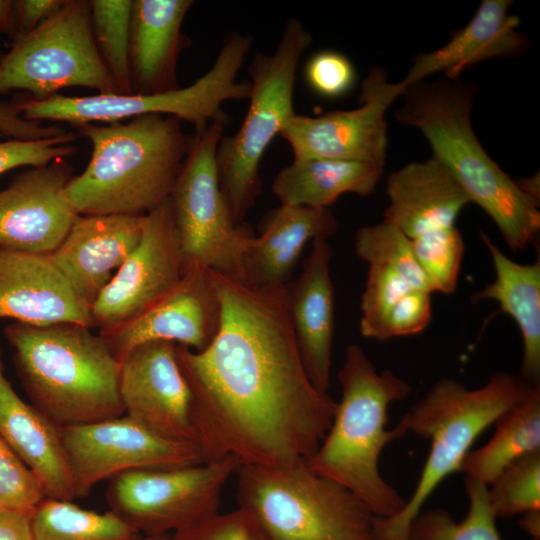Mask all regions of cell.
Returning a JSON list of instances; mask_svg holds the SVG:
<instances>
[{"instance_id": "cell-1", "label": "cell", "mask_w": 540, "mask_h": 540, "mask_svg": "<svg viewBox=\"0 0 540 540\" xmlns=\"http://www.w3.org/2000/svg\"><path fill=\"white\" fill-rule=\"evenodd\" d=\"M220 328L200 352L176 345L191 392V421L203 463L280 467L307 460L324 439L336 401L303 366L285 286L252 287L210 270Z\"/></svg>"}, {"instance_id": "cell-2", "label": "cell", "mask_w": 540, "mask_h": 540, "mask_svg": "<svg viewBox=\"0 0 540 540\" xmlns=\"http://www.w3.org/2000/svg\"><path fill=\"white\" fill-rule=\"evenodd\" d=\"M474 95V86L459 78L423 80L406 87L395 118L422 133L432 158L491 218L507 246L524 250L540 230L539 201L524 193L481 145L471 122Z\"/></svg>"}, {"instance_id": "cell-3", "label": "cell", "mask_w": 540, "mask_h": 540, "mask_svg": "<svg viewBox=\"0 0 540 540\" xmlns=\"http://www.w3.org/2000/svg\"><path fill=\"white\" fill-rule=\"evenodd\" d=\"M75 128L92 146L66 188L79 215L145 216L169 198L190 144L181 120L149 114Z\"/></svg>"}, {"instance_id": "cell-4", "label": "cell", "mask_w": 540, "mask_h": 540, "mask_svg": "<svg viewBox=\"0 0 540 540\" xmlns=\"http://www.w3.org/2000/svg\"><path fill=\"white\" fill-rule=\"evenodd\" d=\"M338 379L341 399L324 439L306 463L353 493L376 517L391 518L406 499L381 475L379 458L389 443L408 432L401 420L393 429L386 426L389 406L412 388L389 370L377 372L356 344L346 348Z\"/></svg>"}, {"instance_id": "cell-5", "label": "cell", "mask_w": 540, "mask_h": 540, "mask_svg": "<svg viewBox=\"0 0 540 540\" xmlns=\"http://www.w3.org/2000/svg\"><path fill=\"white\" fill-rule=\"evenodd\" d=\"M4 335L31 404L58 427L124 415L120 362L99 333L75 323L13 322Z\"/></svg>"}, {"instance_id": "cell-6", "label": "cell", "mask_w": 540, "mask_h": 540, "mask_svg": "<svg viewBox=\"0 0 540 540\" xmlns=\"http://www.w3.org/2000/svg\"><path fill=\"white\" fill-rule=\"evenodd\" d=\"M531 386L520 375L495 373L480 388L453 378L438 380L401 418L408 432L430 441L419 481L403 509L391 518L375 517L374 540H406L409 526L437 486L460 471L478 436L521 401Z\"/></svg>"}, {"instance_id": "cell-7", "label": "cell", "mask_w": 540, "mask_h": 540, "mask_svg": "<svg viewBox=\"0 0 540 540\" xmlns=\"http://www.w3.org/2000/svg\"><path fill=\"white\" fill-rule=\"evenodd\" d=\"M234 476L239 508L271 540H374L376 516L306 460L280 467L240 464Z\"/></svg>"}, {"instance_id": "cell-8", "label": "cell", "mask_w": 540, "mask_h": 540, "mask_svg": "<svg viewBox=\"0 0 540 540\" xmlns=\"http://www.w3.org/2000/svg\"><path fill=\"white\" fill-rule=\"evenodd\" d=\"M253 38L232 31L223 39L210 69L189 86L157 94H55L45 99L30 96L15 100L21 115L32 121L65 122L74 127L89 123H112L137 116H173L201 130L212 122L227 125L230 117L222 109L230 100H248L249 80L237 81Z\"/></svg>"}, {"instance_id": "cell-9", "label": "cell", "mask_w": 540, "mask_h": 540, "mask_svg": "<svg viewBox=\"0 0 540 540\" xmlns=\"http://www.w3.org/2000/svg\"><path fill=\"white\" fill-rule=\"evenodd\" d=\"M311 43L302 22L290 18L274 52L256 51L248 65V110L238 131L223 136L217 149L220 187L238 225L261 193L259 166L265 151L295 114L296 71Z\"/></svg>"}, {"instance_id": "cell-10", "label": "cell", "mask_w": 540, "mask_h": 540, "mask_svg": "<svg viewBox=\"0 0 540 540\" xmlns=\"http://www.w3.org/2000/svg\"><path fill=\"white\" fill-rule=\"evenodd\" d=\"M225 126L212 122L195 130L168 202L183 272L200 265L241 281L255 236L248 225L235 223L220 187L217 149Z\"/></svg>"}, {"instance_id": "cell-11", "label": "cell", "mask_w": 540, "mask_h": 540, "mask_svg": "<svg viewBox=\"0 0 540 540\" xmlns=\"http://www.w3.org/2000/svg\"><path fill=\"white\" fill-rule=\"evenodd\" d=\"M69 87L118 94L95 44L89 0H64L13 42L0 63V95L21 90L45 99Z\"/></svg>"}, {"instance_id": "cell-12", "label": "cell", "mask_w": 540, "mask_h": 540, "mask_svg": "<svg viewBox=\"0 0 540 540\" xmlns=\"http://www.w3.org/2000/svg\"><path fill=\"white\" fill-rule=\"evenodd\" d=\"M240 462L233 456L211 463L138 469L109 479L110 511L144 537L169 534L218 512L222 490Z\"/></svg>"}, {"instance_id": "cell-13", "label": "cell", "mask_w": 540, "mask_h": 540, "mask_svg": "<svg viewBox=\"0 0 540 540\" xmlns=\"http://www.w3.org/2000/svg\"><path fill=\"white\" fill-rule=\"evenodd\" d=\"M61 437L75 498L124 472L203 463L197 443L164 438L126 415L63 427Z\"/></svg>"}, {"instance_id": "cell-14", "label": "cell", "mask_w": 540, "mask_h": 540, "mask_svg": "<svg viewBox=\"0 0 540 540\" xmlns=\"http://www.w3.org/2000/svg\"><path fill=\"white\" fill-rule=\"evenodd\" d=\"M406 89L392 83L385 70L372 67L361 83L360 104L319 116L294 114L280 136L294 159L327 158L385 166L388 136L386 112Z\"/></svg>"}, {"instance_id": "cell-15", "label": "cell", "mask_w": 540, "mask_h": 540, "mask_svg": "<svg viewBox=\"0 0 540 540\" xmlns=\"http://www.w3.org/2000/svg\"><path fill=\"white\" fill-rule=\"evenodd\" d=\"M183 275L168 199L143 217L139 243L90 307L94 328L115 329L168 293Z\"/></svg>"}, {"instance_id": "cell-16", "label": "cell", "mask_w": 540, "mask_h": 540, "mask_svg": "<svg viewBox=\"0 0 540 540\" xmlns=\"http://www.w3.org/2000/svg\"><path fill=\"white\" fill-rule=\"evenodd\" d=\"M176 345L150 341L134 347L119 366L124 415L164 438L197 443L191 392L179 367Z\"/></svg>"}, {"instance_id": "cell-17", "label": "cell", "mask_w": 540, "mask_h": 540, "mask_svg": "<svg viewBox=\"0 0 540 540\" xmlns=\"http://www.w3.org/2000/svg\"><path fill=\"white\" fill-rule=\"evenodd\" d=\"M66 158L17 174L0 190V248L50 254L79 216L66 188L73 177Z\"/></svg>"}, {"instance_id": "cell-18", "label": "cell", "mask_w": 540, "mask_h": 540, "mask_svg": "<svg viewBox=\"0 0 540 540\" xmlns=\"http://www.w3.org/2000/svg\"><path fill=\"white\" fill-rule=\"evenodd\" d=\"M220 323V300L209 269L195 265L141 314L98 333L120 362L134 347L150 341H169L200 352L214 340Z\"/></svg>"}, {"instance_id": "cell-19", "label": "cell", "mask_w": 540, "mask_h": 540, "mask_svg": "<svg viewBox=\"0 0 540 540\" xmlns=\"http://www.w3.org/2000/svg\"><path fill=\"white\" fill-rule=\"evenodd\" d=\"M0 319L35 326L75 323L94 328L89 305L49 254L2 248Z\"/></svg>"}, {"instance_id": "cell-20", "label": "cell", "mask_w": 540, "mask_h": 540, "mask_svg": "<svg viewBox=\"0 0 540 540\" xmlns=\"http://www.w3.org/2000/svg\"><path fill=\"white\" fill-rule=\"evenodd\" d=\"M143 217L79 215L49 254L89 307L139 243Z\"/></svg>"}, {"instance_id": "cell-21", "label": "cell", "mask_w": 540, "mask_h": 540, "mask_svg": "<svg viewBox=\"0 0 540 540\" xmlns=\"http://www.w3.org/2000/svg\"><path fill=\"white\" fill-rule=\"evenodd\" d=\"M510 0H483L469 22L441 47L418 54L406 76L407 87L438 73L456 79L467 68L491 59L522 55L529 38L518 30L520 19L510 12Z\"/></svg>"}, {"instance_id": "cell-22", "label": "cell", "mask_w": 540, "mask_h": 540, "mask_svg": "<svg viewBox=\"0 0 540 540\" xmlns=\"http://www.w3.org/2000/svg\"><path fill=\"white\" fill-rule=\"evenodd\" d=\"M332 249L326 239L312 242L298 278L287 289V310L305 371L313 386L327 392L334 334Z\"/></svg>"}, {"instance_id": "cell-23", "label": "cell", "mask_w": 540, "mask_h": 540, "mask_svg": "<svg viewBox=\"0 0 540 540\" xmlns=\"http://www.w3.org/2000/svg\"><path fill=\"white\" fill-rule=\"evenodd\" d=\"M386 192L389 204L383 221L409 240L455 227L461 210L470 203L454 177L432 157L390 173Z\"/></svg>"}, {"instance_id": "cell-24", "label": "cell", "mask_w": 540, "mask_h": 540, "mask_svg": "<svg viewBox=\"0 0 540 540\" xmlns=\"http://www.w3.org/2000/svg\"><path fill=\"white\" fill-rule=\"evenodd\" d=\"M192 0H133L129 65L132 94H157L180 88L177 63L190 46L183 33Z\"/></svg>"}, {"instance_id": "cell-25", "label": "cell", "mask_w": 540, "mask_h": 540, "mask_svg": "<svg viewBox=\"0 0 540 540\" xmlns=\"http://www.w3.org/2000/svg\"><path fill=\"white\" fill-rule=\"evenodd\" d=\"M337 228L329 208L280 205L267 212L244 255L240 282L259 288L287 285L307 242L328 240Z\"/></svg>"}, {"instance_id": "cell-26", "label": "cell", "mask_w": 540, "mask_h": 540, "mask_svg": "<svg viewBox=\"0 0 540 540\" xmlns=\"http://www.w3.org/2000/svg\"><path fill=\"white\" fill-rule=\"evenodd\" d=\"M0 435L42 484L45 497L75 499L61 428L21 399L0 366Z\"/></svg>"}, {"instance_id": "cell-27", "label": "cell", "mask_w": 540, "mask_h": 540, "mask_svg": "<svg viewBox=\"0 0 540 540\" xmlns=\"http://www.w3.org/2000/svg\"><path fill=\"white\" fill-rule=\"evenodd\" d=\"M495 279L471 296L472 302L495 300L516 322L523 340L520 377L530 385L540 384V261L520 264L495 245L484 233Z\"/></svg>"}, {"instance_id": "cell-28", "label": "cell", "mask_w": 540, "mask_h": 540, "mask_svg": "<svg viewBox=\"0 0 540 540\" xmlns=\"http://www.w3.org/2000/svg\"><path fill=\"white\" fill-rule=\"evenodd\" d=\"M384 167L359 161L307 158L293 159L272 183L281 205L329 208L340 196L370 195L378 185Z\"/></svg>"}, {"instance_id": "cell-29", "label": "cell", "mask_w": 540, "mask_h": 540, "mask_svg": "<svg viewBox=\"0 0 540 540\" xmlns=\"http://www.w3.org/2000/svg\"><path fill=\"white\" fill-rule=\"evenodd\" d=\"M431 296L398 273L369 265L360 303L361 335L386 341L422 332L432 319Z\"/></svg>"}, {"instance_id": "cell-30", "label": "cell", "mask_w": 540, "mask_h": 540, "mask_svg": "<svg viewBox=\"0 0 540 540\" xmlns=\"http://www.w3.org/2000/svg\"><path fill=\"white\" fill-rule=\"evenodd\" d=\"M496 430L482 447L470 450L461 470L466 478L490 485L511 463L540 450V384L496 422Z\"/></svg>"}, {"instance_id": "cell-31", "label": "cell", "mask_w": 540, "mask_h": 540, "mask_svg": "<svg viewBox=\"0 0 540 540\" xmlns=\"http://www.w3.org/2000/svg\"><path fill=\"white\" fill-rule=\"evenodd\" d=\"M32 540H143L110 510L98 513L71 501L45 497L30 513Z\"/></svg>"}, {"instance_id": "cell-32", "label": "cell", "mask_w": 540, "mask_h": 540, "mask_svg": "<svg viewBox=\"0 0 540 540\" xmlns=\"http://www.w3.org/2000/svg\"><path fill=\"white\" fill-rule=\"evenodd\" d=\"M469 508L461 521L444 509L421 511L411 522L406 540H501L487 501V485L465 478Z\"/></svg>"}, {"instance_id": "cell-33", "label": "cell", "mask_w": 540, "mask_h": 540, "mask_svg": "<svg viewBox=\"0 0 540 540\" xmlns=\"http://www.w3.org/2000/svg\"><path fill=\"white\" fill-rule=\"evenodd\" d=\"M99 55L118 94H132L129 43L133 0H89Z\"/></svg>"}, {"instance_id": "cell-34", "label": "cell", "mask_w": 540, "mask_h": 540, "mask_svg": "<svg viewBox=\"0 0 540 540\" xmlns=\"http://www.w3.org/2000/svg\"><path fill=\"white\" fill-rule=\"evenodd\" d=\"M355 253L368 265L394 271L415 288L434 293L427 275L414 255L410 240L395 226L382 221L360 227L355 237Z\"/></svg>"}, {"instance_id": "cell-35", "label": "cell", "mask_w": 540, "mask_h": 540, "mask_svg": "<svg viewBox=\"0 0 540 540\" xmlns=\"http://www.w3.org/2000/svg\"><path fill=\"white\" fill-rule=\"evenodd\" d=\"M487 501L495 518L540 509V450L511 463L487 486Z\"/></svg>"}, {"instance_id": "cell-36", "label": "cell", "mask_w": 540, "mask_h": 540, "mask_svg": "<svg viewBox=\"0 0 540 540\" xmlns=\"http://www.w3.org/2000/svg\"><path fill=\"white\" fill-rule=\"evenodd\" d=\"M412 250L434 293L452 294L458 284L464 241L457 226L415 240H410Z\"/></svg>"}, {"instance_id": "cell-37", "label": "cell", "mask_w": 540, "mask_h": 540, "mask_svg": "<svg viewBox=\"0 0 540 540\" xmlns=\"http://www.w3.org/2000/svg\"><path fill=\"white\" fill-rule=\"evenodd\" d=\"M44 498L37 476L0 435V510L30 514Z\"/></svg>"}, {"instance_id": "cell-38", "label": "cell", "mask_w": 540, "mask_h": 540, "mask_svg": "<svg viewBox=\"0 0 540 540\" xmlns=\"http://www.w3.org/2000/svg\"><path fill=\"white\" fill-rule=\"evenodd\" d=\"M77 135L68 131L58 137L0 141V175L22 166L40 167L55 159L74 155L78 147L73 145Z\"/></svg>"}, {"instance_id": "cell-39", "label": "cell", "mask_w": 540, "mask_h": 540, "mask_svg": "<svg viewBox=\"0 0 540 540\" xmlns=\"http://www.w3.org/2000/svg\"><path fill=\"white\" fill-rule=\"evenodd\" d=\"M304 77L309 88L318 96L338 99L354 87L356 70L343 53L322 50L308 59L304 67Z\"/></svg>"}, {"instance_id": "cell-40", "label": "cell", "mask_w": 540, "mask_h": 540, "mask_svg": "<svg viewBox=\"0 0 540 540\" xmlns=\"http://www.w3.org/2000/svg\"><path fill=\"white\" fill-rule=\"evenodd\" d=\"M171 540H271L243 509L216 512L171 536Z\"/></svg>"}, {"instance_id": "cell-41", "label": "cell", "mask_w": 540, "mask_h": 540, "mask_svg": "<svg viewBox=\"0 0 540 540\" xmlns=\"http://www.w3.org/2000/svg\"><path fill=\"white\" fill-rule=\"evenodd\" d=\"M68 131L59 125H45L25 119L14 102L0 100V133L10 139L38 140L58 137Z\"/></svg>"}, {"instance_id": "cell-42", "label": "cell", "mask_w": 540, "mask_h": 540, "mask_svg": "<svg viewBox=\"0 0 540 540\" xmlns=\"http://www.w3.org/2000/svg\"><path fill=\"white\" fill-rule=\"evenodd\" d=\"M64 0H16L17 40L53 15Z\"/></svg>"}, {"instance_id": "cell-43", "label": "cell", "mask_w": 540, "mask_h": 540, "mask_svg": "<svg viewBox=\"0 0 540 540\" xmlns=\"http://www.w3.org/2000/svg\"><path fill=\"white\" fill-rule=\"evenodd\" d=\"M0 540H32L30 514L0 510Z\"/></svg>"}, {"instance_id": "cell-44", "label": "cell", "mask_w": 540, "mask_h": 540, "mask_svg": "<svg viewBox=\"0 0 540 540\" xmlns=\"http://www.w3.org/2000/svg\"><path fill=\"white\" fill-rule=\"evenodd\" d=\"M0 33L17 40L16 1L0 0Z\"/></svg>"}, {"instance_id": "cell-45", "label": "cell", "mask_w": 540, "mask_h": 540, "mask_svg": "<svg viewBox=\"0 0 540 540\" xmlns=\"http://www.w3.org/2000/svg\"><path fill=\"white\" fill-rule=\"evenodd\" d=\"M521 515L520 528L532 536L533 539H540V509L527 511Z\"/></svg>"}, {"instance_id": "cell-46", "label": "cell", "mask_w": 540, "mask_h": 540, "mask_svg": "<svg viewBox=\"0 0 540 540\" xmlns=\"http://www.w3.org/2000/svg\"><path fill=\"white\" fill-rule=\"evenodd\" d=\"M519 188L530 197L539 201V174L530 178L515 180Z\"/></svg>"}, {"instance_id": "cell-47", "label": "cell", "mask_w": 540, "mask_h": 540, "mask_svg": "<svg viewBox=\"0 0 540 540\" xmlns=\"http://www.w3.org/2000/svg\"><path fill=\"white\" fill-rule=\"evenodd\" d=\"M143 540H171V536L169 534L147 536Z\"/></svg>"}, {"instance_id": "cell-48", "label": "cell", "mask_w": 540, "mask_h": 540, "mask_svg": "<svg viewBox=\"0 0 540 540\" xmlns=\"http://www.w3.org/2000/svg\"><path fill=\"white\" fill-rule=\"evenodd\" d=\"M3 56H4V52H2V50L0 49V63H1V60H2Z\"/></svg>"}, {"instance_id": "cell-49", "label": "cell", "mask_w": 540, "mask_h": 540, "mask_svg": "<svg viewBox=\"0 0 540 540\" xmlns=\"http://www.w3.org/2000/svg\"><path fill=\"white\" fill-rule=\"evenodd\" d=\"M0 366L3 367L2 361H1V352H0Z\"/></svg>"}, {"instance_id": "cell-50", "label": "cell", "mask_w": 540, "mask_h": 540, "mask_svg": "<svg viewBox=\"0 0 540 540\" xmlns=\"http://www.w3.org/2000/svg\"><path fill=\"white\" fill-rule=\"evenodd\" d=\"M533 540H540V539H533Z\"/></svg>"}]
</instances>
